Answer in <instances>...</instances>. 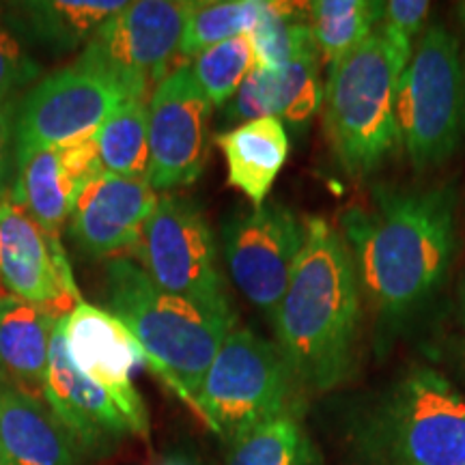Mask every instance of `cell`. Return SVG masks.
Instances as JSON below:
<instances>
[{
    "label": "cell",
    "instance_id": "cell-1",
    "mask_svg": "<svg viewBox=\"0 0 465 465\" xmlns=\"http://www.w3.org/2000/svg\"><path fill=\"white\" fill-rule=\"evenodd\" d=\"M342 237L360 289L377 312L403 319L427 304L449 276L457 250L450 188H375L366 207L342 216Z\"/></svg>",
    "mask_w": 465,
    "mask_h": 465
},
{
    "label": "cell",
    "instance_id": "cell-2",
    "mask_svg": "<svg viewBox=\"0 0 465 465\" xmlns=\"http://www.w3.org/2000/svg\"><path fill=\"white\" fill-rule=\"evenodd\" d=\"M304 231V246L272 323L276 347L300 386L332 391L356 360L362 289L342 232L323 218H306Z\"/></svg>",
    "mask_w": 465,
    "mask_h": 465
},
{
    "label": "cell",
    "instance_id": "cell-3",
    "mask_svg": "<svg viewBox=\"0 0 465 465\" xmlns=\"http://www.w3.org/2000/svg\"><path fill=\"white\" fill-rule=\"evenodd\" d=\"M106 302L141 345L149 369L194 407L218 349L235 330V315L166 293L130 259L108 261Z\"/></svg>",
    "mask_w": 465,
    "mask_h": 465
},
{
    "label": "cell",
    "instance_id": "cell-4",
    "mask_svg": "<svg viewBox=\"0 0 465 465\" xmlns=\"http://www.w3.org/2000/svg\"><path fill=\"white\" fill-rule=\"evenodd\" d=\"M405 63L380 31L330 67L323 89L325 132L341 168L351 177H366L399 149V80Z\"/></svg>",
    "mask_w": 465,
    "mask_h": 465
},
{
    "label": "cell",
    "instance_id": "cell-5",
    "mask_svg": "<svg viewBox=\"0 0 465 465\" xmlns=\"http://www.w3.org/2000/svg\"><path fill=\"white\" fill-rule=\"evenodd\" d=\"M401 143L416 168L438 166L465 141V58L459 39L441 25L418 39L399 80Z\"/></svg>",
    "mask_w": 465,
    "mask_h": 465
},
{
    "label": "cell",
    "instance_id": "cell-6",
    "mask_svg": "<svg viewBox=\"0 0 465 465\" xmlns=\"http://www.w3.org/2000/svg\"><path fill=\"white\" fill-rule=\"evenodd\" d=\"M298 386L274 342L235 328L209 366L194 410L232 446L261 424L293 416Z\"/></svg>",
    "mask_w": 465,
    "mask_h": 465
},
{
    "label": "cell",
    "instance_id": "cell-7",
    "mask_svg": "<svg viewBox=\"0 0 465 465\" xmlns=\"http://www.w3.org/2000/svg\"><path fill=\"white\" fill-rule=\"evenodd\" d=\"M132 252L162 291L235 315L218 263L216 235L194 201L177 194L160 196Z\"/></svg>",
    "mask_w": 465,
    "mask_h": 465
},
{
    "label": "cell",
    "instance_id": "cell-8",
    "mask_svg": "<svg viewBox=\"0 0 465 465\" xmlns=\"http://www.w3.org/2000/svg\"><path fill=\"white\" fill-rule=\"evenodd\" d=\"M377 440L392 465H465V397L433 369H414L383 403Z\"/></svg>",
    "mask_w": 465,
    "mask_h": 465
},
{
    "label": "cell",
    "instance_id": "cell-9",
    "mask_svg": "<svg viewBox=\"0 0 465 465\" xmlns=\"http://www.w3.org/2000/svg\"><path fill=\"white\" fill-rule=\"evenodd\" d=\"M127 100L134 97L119 80L83 58L48 74L17 102V166L37 151L95 132Z\"/></svg>",
    "mask_w": 465,
    "mask_h": 465
},
{
    "label": "cell",
    "instance_id": "cell-10",
    "mask_svg": "<svg viewBox=\"0 0 465 465\" xmlns=\"http://www.w3.org/2000/svg\"><path fill=\"white\" fill-rule=\"evenodd\" d=\"M188 9L185 0L127 3L97 28L78 58L119 80L134 100H144L179 54Z\"/></svg>",
    "mask_w": 465,
    "mask_h": 465
},
{
    "label": "cell",
    "instance_id": "cell-11",
    "mask_svg": "<svg viewBox=\"0 0 465 465\" xmlns=\"http://www.w3.org/2000/svg\"><path fill=\"white\" fill-rule=\"evenodd\" d=\"M304 223L282 203H263L231 216L223 226L226 270L248 302L274 319L302 246Z\"/></svg>",
    "mask_w": 465,
    "mask_h": 465
},
{
    "label": "cell",
    "instance_id": "cell-12",
    "mask_svg": "<svg viewBox=\"0 0 465 465\" xmlns=\"http://www.w3.org/2000/svg\"><path fill=\"white\" fill-rule=\"evenodd\" d=\"M212 113L190 65L174 67L151 93L147 183L155 192L185 188L205 171Z\"/></svg>",
    "mask_w": 465,
    "mask_h": 465
},
{
    "label": "cell",
    "instance_id": "cell-13",
    "mask_svg": "<svg viewBox=\"0 0 465 465\" xmlns=\"http://www.w3.org/2000/svg\"><path fill=\"white\" fill-rule=\"evenodd\" d=\"M0 284L58 317L83 304L61 240L45 235L26 209L11 201L0 203Z\"/></svg>",
    "mask_w": 465,
    "mask_h": 465
},
{
    "label": "cell",
    "instance_id": "cell-14",
    "mask_svg": "<svg viewBox=\"0 0 465 465\" xmlns=\"http://www.w3.org/2000/svg\"><path fill=\"white\" fill-rule=\"evenodd\" d=\"M65 341L75 369L119 403L134 435H147V407L132 383L134 369L144 356L130 330L113 312L83 302L65 315Z\"/></svg>",
    "mask_w": 465,
    "mask_h": 465
},
{
    "label": "cell",
    "instance_id": "cell-15",
    "mask_svg": "<svg viewBox=\"0 0 465 465\" xmlns=\"http://www.w3.org/2000/svg\"><path fill=\"white\" fill-rule=\"evenodd\" d=\"M158 201V192L147 179L104 171L75 199L69 216V237L91 259H108L134 250Z\"/></svg>",
    "mask_w": 465,
    "mask_h": 465
},
{
    "label": "cell",
    "instance_id": "cell-16",
    "mask_svg": "<svg viewBox=\"0 0 465 465\" xmlns=\"http://www.w3.org/2000/svg\"><path fill=\"white\" fill-rule=\"evenodd\" d=\"M42 397L78 444L80 452H102L113 441L134 433L119 403L102 386L80 373L69 358L65 315L58 319L52 334Z\"/></svg>",
    "mask_w": 465,
    "mask_h": 465
},
{
    "label": "cell",
    "instance_id": "cell-17",
    "mask_svg": "<svg viewBox=\"0 0 465 465\" xmlns=\"http://www.w3.org/2000/svg\"><path fill=\"white\" fill-rule=\"evenodd\" d=\"M319 58L315 52L281 67L254 65L226 104V119L246 124L274 116L289 125L308 124L323 102Z\"/></svg>",
    "mask_w": 465,
    "mask_h": 465
},
{
    "label": "cell",
    "instance_id": "cell-18",
    "mask_svg": "<svg viewBox=\"0 0 465 465\" xmlns=\"http://www.w3.org/2000/svg\"><path fill=\"white\" fill-rule=\"evenodd\" d=\"M80 455L42 399L0 380V465H78Z\"/></svg>",
    "mask_w": 465,
    "mask_h": 465
},
{
    "label": "cell",
    "instance_id": "cell-19",
    "mask_svg": "<svg viewBox=\"0 0 465 465\" xmlns=\"http://www.w3.org/2000/svg\"><path fill=\"white\" fill-rule=\"evenodd\" d=\"M58 319L50 308L0 293V380L42 399Z\"/></svg>",
    "mask_w": 465,
    "mask_h": 465
},
{
    "label": "cell",
    "instance_id": "cell-20",
    "mask_svg": "<svg viewBox=\"0 0 465 465\" xmlns=\"http://www.w3.org/2000/svg\"><path fill=\"white\" fill-rule=\"evenodd\" d=\"M213 143L226 160L231 188L240 190L254 207L263 205L289 155L282 121L274 116L246 121L216 134Z\"/></svg>",
    "mask_w": 465,
    "mask_h": 465
},
{
    "label": "cell",
    "instance_id": "cell-21",
    "mask_svg": "<svg viewBox=\"0 0 465 465\" xmlns=\"http://www.w3.org/2000/svg\"><path fill=\"white\" fill-rule=\"evenodd\" d=\"M127 3H89V0H33L9 5L7 22L14 31L54 52H67L89 44L104 22Z\"/></svg>",
    "mask_w": 465,
    "mask_h": 465
},
{
    "label": "cell",
    "instance_id": "cell-22",
    "mask_svg": "<svg viewBox=\"0 0 465 465\" xmlns=\"http://www.w3.org/2000/svg\"><path fill=\"white\" fill-rule=\"evenodd\" d=\"M84 183L69 171L58 147L42 149L17 166L11 203L26 209L45 235L61 240L74 203Z\"/></svg>",
    "mask_w": 465,
    "mask_h": 465
},
{
    "label": "cell",
    "instance_id": "cell-23",
    "mask_svg": "<svg viewBox=\"0 0 465 465\" xmlns=\"http://www.w3.org/2000/svg\"><path fill=\"white\" fill-rule=\"evenodd\" d=\"M383 3L375 0H315L308 3L312 39L323 61L339 63L377 31Z\"/></svg>",
    "mask_w": 465,
    "mask_h": 465
},
{
    "label": "cell",
    "instance_id": "cell-24",
    "mask_svg": "<svg viewBox=\"0 0 465 465\" xmlns=\"http://www.w3.org/2000/svg\"><path fill=\"white\" fill-rule=\"evenodd\" d=\"M97 151L106 173L147 179L149 104L127 100L95 130Z\"/></svg>",
    "mask_w": 465,
    "mask_h": 465
},
{
    "label": "cell",
    "instance_id": "cell-25",
    "mask_svg": "<svg viewBox=\"0 0 465 465\" xmlns=\"http://www.w3.org/2000/svg\"><path fill=\"white\" fill-rule=\"evenodd\" d=\"M248 35L257 65L261 67H281L295 58L317 52L311 20H308V5L265 0V9L257 26Z\"/></svg>",
    "mask_w": 465,
    "mask_h": 465
},
{
    "label": "cell",
    "instance_id": "cell-26",
    "mask_svg": "<svg viewBox=\"0 0 465 465\" xmlns=\"http://www.w3.org/2000/svg\"><path fill=\"white\" fill-rule=\"evenodd\" d=\"M265 0H205L190 3L179 54L192 61L203 50L248 35L257 26Z\"/></svg>",
    "mask_w": 465,
    "mask_h": 465
},
{
    "label": "cell",
    "instance_id": "cell-27",
    "mask_svg": "<svg viewBox=\"0 0 465 465\" xmlns=\"http://www.w3.org/2000/svg\"><path fill=\"white\" fill-rule=\"evenodd\" d=\"M188 65L212 106L220 108L232 100L246 75L257 65V58H254L250 35H240L229 42L203 50Z\"/></svg>",
    "mask_w": 465,
    "mask_h": 465
},
{
    "label": "cell",
    "instance_id": "cell-28",
    "mask_svg": "<svg viewBox=\"0 0 465 465\" xmlns=\"http://www.w3.org/2000/svg\"><path fill=\"white\" fill-rule=\"evenodd\" d=\"M229 465H308L298 420L282 416L252 429L232 444Z\"/></svg>",
    "mask_w": 465,
    "mask_h": 465
},
{
    "label": "cell",
    "instance_id": "cell-29",
    "mask_svg": "<svg viewBox=\"0 0 465 465\" xmlns=\"http://www.w3.org/2000/svg\"><path fill=\"white\" fill-rule=\"evenodd\" d=\"M431 14V5L427 0H391L383 3L381 20L377 31L388 45L397 52L405 67L414 56L416 39L422 37L427 17Z\"/></svg>",
    "mask_w": 465,
    "mask_h": 465
},
{
    "label": "cell",
    "instance_id": "cell-30",
    "mask_svg": "<svg viewBox=\"0 0 465 465\" xmlns=\"http://www.w3.org/2000/svg\"><path fill=\"white\" fill-rule=\"evenodd\" d=\"M37 65L22 52V45L7 28L0 26V102L35 78Z\"/></svg>",
    "mask_w": 465,
    "mask_h": 465
},
{
    "label": "cell",
    "instance_id": "cell-31",
    "mask_svg": "<svg viewBox=\"0 0 465 465\" xmlns=\"http://www.w3.org/2000/svg\"><path fill=\"white\" fill-rule=\"evenodd\" d=\"M15 100L0 102V203L14 183L17 173L15 158Z\"/></svg>",
    "mask_w": 465,
    "mask_h": 465
},
{
    "label": "cell",
    "instance_id": "cell-32",
    "mask_svg": "<svg viewBox=\"0 0 465 465\" xmlns=\"http://www.w3.org/2000/svg\"><path fill=\"white\" fill-rule=\"evenodd\" d=\"M459 322L465 328V281L461 284V293H459Z\"/></svg>",
    "mask_w": 465,
    "mask_h": 465
},
{
    "label": "cell",
    "instance_id": "cell-33",
    "mask_svg": "<svg viewBox=\"0 0 465 465\" xmlns=\"http://www.w3.org/2000/svg\"><path fill=\"white\" fill-rule=\"evenodd\" d=\"M155 465H190V463L185 461V459L168 457V459H162V461H160V463H155Z\"/></svg>",
    "mask_w": 465,
    "mask_h": 465
},
{
    "label": "cell",
    "instance_id": "cell-34",
    "mask_svg": "<svg viewBox=\"0 0 465 465\" xmlns=\"http://www.w3.org/2000/svg\"><path fill=\"white\" fill-rule=\"evenodd\" d=\"M457 15H459V22H461V26L465 28V3H457Z\"/></svg>",
    "mask_w": 465,
    "mask_h": 465
}]
</instances>
